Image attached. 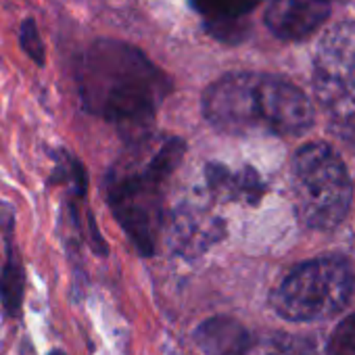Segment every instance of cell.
Instances as JSON below:
<instances>
[{"label": "cell", "mask_w": 355, "mask_h": 355, "mask_svg": "<svg viewBox=\"0 0 355 355\" xmlns=\"http://www.w3.org/2000/svg\"><path fill=\"white\" fill-rule=\"evenodd\" d=\"M78 90L88 115L115 125L125 144H134L153 136L173 82L136 44L98 38L80 61Z\"/></svg>", "instance_id": "1"}, {"label": "cell", "mask_w": 355, "mask_h": 355, "mask_svg": "<svg viewBox=\"0 0 355 355\" xmlns=\"http://www.w3.org/2000/svg\"><path fill=\"white\" fill-rule=\"evenodd\" d=\"M189 150L182 136H153L128 144L105 175L107 205L140 257H153L163 232V199L169 178Z\"/></svg>", "instance_id": "2"}, {"label": "cell", "mask_w": 355, "mask_h": 355, "mask_svg": "<svg viewBox=\"0 0 355 355\" xmlns=\"http://www.w3.org/2000/svg\"><path fill=\"white\" fill-rule=\"evenodd\" d=\"M205 121L228 136H301L313 125V107L293 82L259 71H230L201 96Z\"/></svg>", "instance_id": "3"}, {"label": "cell", "mask_w": 355, "mask_h": 355, "mask_svg": "<svg viewBox=\"0 0 355 355\" xmlns=\"http://www.w3.org/2000/svg\"><path fill=\"white\" fill-rule=\"evenodd\" d=\"M299 220L311 230H332L349 214L353 187L347 165L324 142H307L293 157Z\"/></svg>", "instance_id": "4"}, {"label": "cell", "mask_w": 355, "mask_h": 355, "mask_svg": "<svg viewBox=\"0 0 355 355\" xmlns=\"http://www.w3.org/2000/svg\"><path fill=\"white\" fill-rule=\"evenodd\" d=\"M355 274L343 255H324L295 266L272 291V309L288 322H322L349 303Z\"/></svg>", "instance_id": "5"}, {"label": "cell", "mask_w": 355, "mask_h": 355, "mask_svg": "<svg viewBox=\"0 0 355 355\" xmlns=\"http://www.w3.org/2000/svg\"><path fill=\"white\" fill-rule=\"evenodd\" d=\"M313 88L330 115L355 123V21L338 24L320 42Z\"/></svg>", "instance_id": "6"}, {"label": "cell", "mask_w": 355, "mask_h": 355, "mask_svg": "<svg viewBox=\"0 0 355 355\" xmlns=\"http://www.w3.org/2000/svg\"><path fill=\"white\" fill-rule=\"evenodd\" d=\"M205 355H313L309 338L288 332H251L239 320L214 315L195 330Z\"/></svg>", "instance_id": "7"}, {"label": "cell", "mask_w": 355, "mask_h": 355, "mask_svg": "<svg viewBox=\"0 0 355 355\" xmlns=\"http://www.w3.org/2000/svg\"><path fill=\"white\" fill-rule=\"evenodd\" d=\"M163 232L171 255L195 259L226 239V222L203 207L182 203L167 214Z\"/></svg>", "instance_id": "8"}, {"label": "cell", "mask_w": 355, "mask_h": 355, "mask_svg": "<svg viewBox=\"0 0 355 355\" xmlns=\"http://www.w3.org/2000/svg\"><path fill=\"white\" fill-rule=\"evenodd\" d=\"M338 0H272L263 21L282 42H301L315 34Z\"/></svg>", "instance_id": "9"}, {"label": "cell", "mask_w": 355, "mask_h": 355, "mask_svg": "<svg viewBox=\"0 0 355 355\" xmlns=\"http://www.w3.org/2000/svg\"><path fill=\"white\" fill-rule=\"evenodd\" d=\"M0 236H3V251H0V307L11 320H19L26 299V266L21 251L15 245V216L13 209L0 203Z\"/></svg>", "instance_id": "10"}, {"label": "cell", "mask_w": 355, "mask_h": 355, "mask_svg": "<svg viewBox=\"0 0 355 355\" xmlns=\"http://www.w3.org/2000/svg\"><path fill=\"white\" fill-rule=\"evenodd\" d=\"M189 7L203 19V30L218 42L241 44L249 36L247 17L261 0H187Z\"/></svg>", "instance_id": "11"}, {"label": "cell", "mask_w": 355, "mask_h": 355, "mask_svg": "<svg viewBox=\"0 0 355 355\" xmlns=\"http://www.w3.org/2000/svg\"><path fill=\"white\" fill-rule=\"evenodd\" d=\"M203 175H205L207 191L218 201L257 205L263 199V195L268 193L263 178L251 165L232 169L220 161H209L203 167Z\"/></svg>", "instance_id": "12"}, {"label": "cell", "mask_w": 355, "mask_h": 355, "mask_svg": "<svg viewBox=\"0 0 355 355\" xmlns=\"http://www.w3.org/2000/svg\"><path fill=\"white\" fill-rule=\"evenodd\" d=\"M51 159H53V171L46 180V187H65L71 199L84 203L88 197L90 180H88V169L82 163V159L65 146L53 148Z\"/></svg>", "instance_id": "13"}, {"label": "cell", "mask_w": 355, "mask_h": 355, "mask_svg": "<svg viewBox=\"0 0 355 355\" xmlns=\"http://www.w3.org/2000/svg\"><path fill=\"white\" fill-rule=\"evenodd\" d=\"M17 40H19L21 51L30 57V61H34L38 67L46 65V46H44V40L40 36V28H38L34 17H26L19 24Z\"/></svg>", "instance_id": "14"}, {"label": "cell", "mask_w": 355, "mask_h": 355, "mask_svg": "<svg viewBox=\"0 0 355 355\" xmlns=\"http://www.w3.org/2000/svg\"><path fill=\"white\" fill-rule=\"evenodd\" d=\"M326 355H355V313L336 324L326 343Z\"/></svg>", "instance_id": "15"}, {"label": "cell", "mask_w": 355, "mask_h": 355, "mask_svg": "<svg viewBox=\"0 0 355 355\" xmlns=\"http://www.w3.org/2000/svg\"><path fill=\"white\" fill-rule=\"evenodd\" d=\"M84 243L92 249L94 255L109 257V245L103 239V232H101V228L94 220V214L90 209H86V216H84Z\"/></svg>", "instance_id": "16"}, {"label": "cell", "mask_w": 355, "mask_h": 355, "mask_svg": "<svg viewBox=\"0 0 355 355\" xmlns=\"http://www.w3.org/2000/svg\"><path fill=\"white\" fill-rule=\"evenodd\" d=\"M49 355H67V353H65L63 349H53V351H51Z\"/></svg>", "instance_id": "17"}]
</instances>
